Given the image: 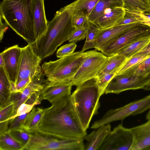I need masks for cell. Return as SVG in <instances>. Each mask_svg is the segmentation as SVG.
I'll return each mask as SVG.
<instances>
[{
	"label": "cell",
	"mask_w": 150,
	"mask_h": 150,
	"mask_svg": "<svg viewBox=\"0 0 150 150\" xmlns=\"http://www.w3.org/2000/svg\"><path fill=\"white\" fill-rule=\"evenodd\" d=\"M149 57L150 56L138 55L133 56L128 58L117 70L116 75L122 73Z\"/></svg>",
	"instance_id": "obj_33"
},
{
	"label": "cell",
	"mask_w": 150,
	"mask_h": 150,
	"mask_svg": "<svg viewBox=\"0 0 150 150\" xmlns=\"http://www.w3.org/2000/svg\"><path fill=\"white\" fill-rule=\"evenodd\" d=\"M76 46V44L74 42H71L62 45L57 50V57L61 58L71 54L74 52Z\"/></svg>",
	"instance_id": "obj_36"
},
{
	"label": "cell",
	"mask_w": 150,
	"mask_h": 150,
	"mask_svg": "<svg viewBox=\"0 0 150 150\" xmlns=\"http://www.w3.org/2000/svg\"><path fill=\"white\" fill-rule=\"evenodd\" d=\"M40 103L41 101H38L32 104H22L18 108L16 114L10 117L8 120H12L17 116L30 112L36 105L40 104Z\"/></svg>",
	"instance_id": "obj_38"
},
{
	"label": "cell",
	"mask_w": 150,
	"mask_h": 150,
	"mask_svg": "<svg viewBox=\"0 0 150 150\" xmlns=\"http://www.w3.org/2000/svg\"><path fill=\"white\" fill-rule=\"evenodd\" d=\"M71 82H51L48 81L41 91L39 100H47L51 104L61 99L70 97L72 86Z\"/></svg>",
	"instance_id": "obj_14"
},
{
	"label": "cell",
	"mask_w": 150,
	"mask_h": 150,
	"mask_svg": "<svg viewBox=\"0 0 150 150\" xmlns=\"http://www.w3.org/2000/svg\"><path fill=\"white\" fill-rule=\"evenodd\" d=\"M4 67V64L3 58L1 54H0V67Z\"/></svg>",
	"instance_id": "obj_45"
},
{
	"label": "cell",
	"mask_w": 150,
	"mask_h": 150,
	"mask_svg": "<svg viewBox=\"0 0 150 150\" xmlns=\"http://www.w3.org/2000/svg\"><path fill=\"white\" fill-rule=\"evenodd\" d=\"M13 109V103H8L4 106L0 107V123L8 121V119L12 116Z\"/></svg>",
	"instance_id": "obj_37"
},
{
	"label": "cell",
	"mask_w": 150,
	"mask_h": 150,
	"mask_svg": "<svg viewBox=\"0 0 150 150\" xmlns=\"http://www.w3.org/2000/svg\"><path fill=\"white\" fill-rule=\"evenodd\" d=\"M125 10L123 7H117L110 10L101 16L93 23L99 29L113 26L124 16Z\"/></svg>",
	"instance_id": "obj_20"
},
{
	"label": "cell",
	"mask_w": 150,
	"mask_h": 150,
	"mask_svg": "<svg viewBox=\"0 0 150 150\" xmlns=\"http://www.w3.org/2000/svg\"><path fill=\"white\" fill-rule=\"evenodd\" d=\"M29 113L17 116L12 120H10L9 124L10 125L7 131L23 127Z\"/></svg>",
	"instance_id": "obj_39"
},
{
	"label": "cell",
	"mask_w": 150,
	"mask_h": 150,
	"mask_svg": "<svg viewBox=\"0 0 150 150\" xmlns=\"http://www.w3.org/2000/svg\"><path fill=\"white\" fill-rule=\"evenodd\" d=\"M125 10L132 11L150 12V6L139 0H122Z\"/></svg>",
	"instance_id": "obj_30"
},
{
	"label": "cell",
	"mask_w": 150,
	"mask_h": 150,
	"mask_svg": "<svg viewBox=\"0 0 150 150\" xmlns=\"http://www.w3.org/2000/svg\"><path fill=\"white\" fill-rule=\"evenodd\" d=\"M97 129L86 136L84 139L86 142L84 150H98L111 131L110 123L102 125Z\"/></svg>",
	"instance_id": "obj_19"
},
{
	"label": "cell",
	"mask_w": 150,
	"mask_h": 150,
	"mask_svg": "<svg viewBox=\"0 0 150 150\" xmlns=\"http://www.w3.org/2000/svg\"><path fill=\"white\" fill-rule=\"evenodd\" d=\"M71 20L72 25L75 28H88L90 23L87 16L81 10H74Z\"/></svg>",
	"instance_id": "obj_29"
},
{
	"label": "cell",
	"mask_w": 150,
	"mask_h": 150,
	"mask_svg": "<svg viewBox=\"0 0 150 150\" xmlns=\"http://www.w3.org/2000/svg\"><path fill=\"white\" fill-rule=\"evenodd\" d=\"M143 3L150 6V0H139Z\"/></svg>",
	"instance_id": "obj_46"
},
{
	"label": "cell",
	"mask_w": 150,
	"mask_h": 150,
	"mask_svg": "<svg viewBox=\"0 0 150 150\" xmlns=\"http://www.w3.org/2000/svg\"><path fill=\"white\" fill-rule=\"evenodd\" d=\"M87 52H74L54 61L44 62L42 71L51 82H69L84 61Z\"/></svg>",
	"instance_id": "obj_5"
},
{
	"label": "cell",
	"mask_w": 150,
	"mask_h": 150,
	"mask_svg": "<svg viewBox=\"0 0 150 150\" xmlns=\"http://www.w3.org/2000/svg\"><path fill=\"white\" fill-rule=\"evenodd\" d=\"M144 150H150V146L145 149Z\"/></svg>",
	"instance_id": "obj_49"
},
{
	"label": "cell",
	"mask_w": 150,
	"mask_h": 150,
	"mask_svg": "<svg viewBox=\"0 0 150 150\" xmlns=\"http://www.w3.org/2000/svg\"><path fill=\"white\" fill-rule=\"evenodd\" d=\"M99 28L93 23L90 22L85 44L81 50L84 52L88 49L94 48L96 35Z\"/></svg>",
	"instance_id": "obj_31"
},
{
	"label": "cell",
	"mask_w": 150,
	"mask_h": 150,
	"mask_svg": "<svg viewBox=\"0 0 150 150\" xmlns=\"http://www.w3.org/2000/svg\"><path fill=\"white\" fill-rule=\"evenodd\" d=\"M138 55L150 56V40L145 47L133 56Z\"/></svg>",
	"instance_id": "obj_42"
},
{
	"label": "cell",
	"mask_w": 150,
	"mask_h": 150,
	"mask_svg": "<svg viewBox=\"0 0 150 150\" xmlns=\"http://www.w3.org/2000/svg\"><path fill=\"white\" fill-rule=\"evenodd\" d=\"M125 10L126 12L124 17L119 21L114 26L127 25L140 22L134 15L127 10Z\"/></svg>",
	"instance_id": "obj_40"
},
{
	"label": "cell",
	"mask_w": 150,
	"mask_h": 150,
	"mask_svg": "<svg viewBox=\"0 0 150 150\" xmlns=\"http://www.w3.org/2000/svg\"><path fill=\"white\" fill-rule=\"evenodd\" d=\"M33 0H3L0 16L8 25L28 44L35 40Z\"/></svg>",
	"instance_id": "obj_3"
},
{
	"label": "cell",
	"mask_w": 150,
	"mask_h": 150,
	"mask_svg": "<svg viewBox=\"0 0 150 150\" xmlns=\"http://www.w3.org/2000/svg\"><path fill=\"white\" fill-rule=\"evenodd\" d=\"M6 132L21 144L23 149L28 143L30 138L29 132L23 127L13 129Z\"/></svg>",
	"instance_id": "obj_28"
},
{
	"label": "cell",
	"mask_w": 150,
	"mask_h": 150,
	"mask_svg": "<svg viewBox=\"0 0 150 150\" xmlns=\"http://www.w3.org/2000/svg\"><path fill=\"white\" fill-rule=\"evenodd\" d=\"M85 59L71 81L72 86H79L87 81L98 77L104 68L108 57L95 50L87 51Z\"/></svg>",
	"instance_id": "obj_7"
},
{
	"label": "cell",
	"mask_w": 150,
	"mask_h": 150,
	"mask_svg": "<svg viewBox=\"0 0 150 150\" xmlns=\"http://www.w3.org/2000/svg\"><path fill=\"white\" fill-rule=\"evenodd\" d=\"M70 97L59 100L44 109L38 130L63 139L84 140L86 130L82 126Z\"/></svg>",
	"instance_id": "obj_1"
},
{
	"label": "cell",
	"mask_w": 150,
	"mask_h": 150,
	"mask_svg": "<svg viewBox=\"0 0 150 150\" xmlns=\"http://www.w3.org/2000/svg\"><path fill=\"white\" fill-rule=\"evenodd\" d=\"M122 73L150 78V57L135 65L122 74Z\"/></svg>",
	"instance_id": "obj_25"
},
{
	"label": "cell",
	"mask_w": 150,
	"mask_h": 150,
	"mask_svg": "<svg viewBox=\"0 0 150 150\" xmlns=\"http://www.w3.org/2000/svg\"><path fill=\"white\" fill-rule=\"evenodd\" d=\"M23 149L21 144L7 132L0 135V150H23Z\"/></svg>",
	"instance_id": "obj_27"
},
{
	"label": "cell",
	"mask_w": 150,
	"mask_h": 150,
	"mask_svg": "<svg viewBox=\"0 0 150 150\" xmlns=\"http://www.w3.org/2000/svg\"><path fill=\"white\" fill-rule=\"evenodd\" d=\"M122 0H99L91 12L88 16L89 21L93 23L108 9L117 7H123Z\"/></svg>",
	"instance_id": "obj_21"
},
{
	"label": "cell",
	"mask_w": 150,
	"mask_h": 150,
	"mask_svg": "<svg viewBox=\"0 0 150 150\" xmlns=\"http://www.w3.org/2000/svg\"><path fill=\"white\" fill-rule=\"evenodd\" d=\"M144 90L148 91L150 90V83L145 87Z\"/></svg>",
	"instance_id": "obj_48"
},
{
	"label": "cell",
	"mask_w": 150,
	"mask_h": 150,
	"mask_svg": "<svg viewBox=\"0 0 150 150\" xmlns=\"http://www.w3.org/2000/svg\"><path fill=\"white\" fill-rule=\"evenodd\" d=\"M30 77L20 81L15 86L14 93L22 92L32 81Z\"/></svg>",
	"instance_id": "obj_41"
},
{
	"label": "cell",
	"mask_w": 150,
	"mask_h": 150,
	"mask_svg": "<svg viewBox=\"0 0 150 150\" xmlns=\"http://www.w3.org/2000/svg\"><path fill=\"white\" fill-rule=\"evenodd\" d=\"M99 0H76L74 10L83 11L88 17Z\"/></svg>",
	"instance_id": "obj_32"
},
{
	"label": "cell",
	"mask_w": 150,
	"mask_h": 150,
	"mask_svg": "<svg viewBox=\"0 0 150 150\" xmlns=\"http://www.w3.org/2000/svg\"><path fill=\"white\" fill-rule=\"evenodd\" d=\"M150 40V36L138 39L125 46L118 51L116 54L128 58L142 50Z\"/></svg>",
	"instance_id": "obj_22"
},
{
	"label": "cell",
	"mask_w": 150,
	"mask_h": 150,
	"mask_svg": "<svg viewBox=\"0 0 150 150\" xmlns=\"http://www.w3.org/2000/svg\"><path fill=\"white\" fill-rule=\"evenodd\" d=\"M45 76L42 72L32 80L22 92L11 93L7 104L9 103H13V111L11 117L16 114L18 108L22 104H32L40 101L41 91L48 81L44 79Z\"/></svg>",
	"instance_id": "obj_10"
},
{
	"label": "cell",
	"mask_w": 150,
	"mask_h": 150,
	"mask_svg": "<svg viewBox=\"0 0 150 150\" xmlns=\"http://www.w3.org/2000/svg\"><path fill=\"white\" fill-rule=\"evenodd\" d=\"M75 1L57 11L52 20L48 22L45 31L30 44L34 53L42 60L52 55L57 47L68 40L75 29L72 15Z\"/></svg>",
	"instance_id": "obj_2"
},
{
	"label": "cell",
	"mask_w": 150,
	"mask_h": 150,
	"mask_svg": "<svg viewBox=\"0 0 150 150\" xmlns=\"http://www.w3.org/2000/svg\"><path fill=\"white\" fill-rule=\"evenodd\" d=\"M115 71L99 76L95 78L96 83L98 87L100 95L105 93V90L113 78L116 74Z\"/></svg>",
	"instance_id": "obj_34"
},
{
	"label": "cell",
	"mask_w": 150,
	"mask_h": 150,
	"mask_svg": "<svg viewBox=\"0 0 150 150\" xmlns=\"http://www.w3.org/2000/svg\"><path fill=\"white\" fill-rule=\"evenodd\" d=\"M146 118L147 120L150 119V109L148 112L147 113L146 116Z\"/></svg>",
	"instance_id": "obj_47"
},
{
	"label": "cell",
	"mask_w": 150,
	"mask_h": 150,
	"mask_svg": "<svg viewBox=\"0 0 150 150\" xmlns=\"http://www.w3.org/2000/svg\"><path fill=\"white\" fill-rule=\"evenodd\" d=\"M150 36V26L139 23L122 33L101 52L107 57L116 54L121 49L139 39Z\"/></svg>",
	"instance_id": "obj_11"
},
{
	"label": "cell",
	"mask_w": 150,
	"mask_h": 150,
	"mask_svg": "<svg viewBox=\"0 0 150 150\" xmlns=\"http://www.w3.org/2000/svg\"><path fill=\"white\" fill-rule=\"evenodd\" d=\"M137 19L141 23L150 26V20L142 18H138Z\"/></svg>",
	"instance_id": "obj_44"
},
{
	"label": "cell",
	"mask_w": 150,
	"mask_h": 150,
	"mask_svg": "<svg viewBox=\"0 0 150 150\" xmlns=\"http://www.w3.org/2000/svg\"><path fill=\"white\" fill-rule=\"evenodd\" d=\"M130 129L133 141L129 150H144L150 146V119L146 123Z\"/></svg>",
	"instance_id": "obj_17"
},
{
	"label": "cell",
	"mask_w": 150,
	"mask_h": 150,
	"mask_svg": "<svg viewBox=\"0 0 150 150\" xmlns=\"http://www.w3.org/2000/svg\"><path fill=\"white\" fill-rule=\"evenodd\" d=\"M21 48L16 45L6 48L1 53L4 68L11 82L15 84L16 81Z\"/></svg>",
	"instance_id": "obj_16"
},
{
	"label": "cell",
	"mask_w": 150,
	"mask_h": 150,
	"mask_svg": "<svg viewBox=\"0 0 150 150\" xmlns=\"http://www.w3.org/2000/svg\"><path fill=\"white\" fill-rule=\"evenodd\" d=\"M2 18L0 16V41L1 42L4 37V33L7 30L8 28L7 25L2 22Z\"/></svg>",
	"instance_id": "obj_43"
},
{
	"label": "cell",
	"mask_w": 150,
	"mask_h": 150,
	"mask_svg": "<svg viewBox=\"0 0 150 150\" xmlns=\"http://www.w3.org/2000/svg\"><path fill=\"white\" fill-rule=\"evenodd\" d=\"M44 112V109L34 108L29 112L23 127L29 132L37 130Z\"/></svg>",
	"instance_id": "obj_24"
},
{
	"label": "cell",
	"mask_w": 150,
	"mask_h": 150,
	"mask_svg": "<svg viewBox=\"0 0 150 150\" xmlns=\"http://www.w3.org/2000/svg\"><path fill=\"white\" fill-rule=\"evenodd\" d=\"M88 28H75L70 35L68 41L76 43L84 40L87 36Z\"/></svg>",
	"instance_id": "obj_35"
},
{
	"label": "cell",
	"mask_w": 150,
	"mask_h": 150,
	"mask_svg": "<svg viewBox=\"0 0 150 150\" xmlns=\"http://www.w3.org/2000/svg\"><path fill=\"white\" fill-rule=\"evenodd\" d=\"M150 83V78L124 73L115 75L107 87L105 93L118 94L124 91L130 90L142 89Z\"/></svg>",
	"instance_id": "obj_12"
},
{
	"label": "cell",
	"mask_w": 150,
	"mask_h": 150,
	"mask_svg": "<svg viewBox=\"0 0 150 150\" xmlns=\"http://www.w3.org/2000/svg\"><path fill=\"white\" fill-rule=\"evenodd\" d=\"M44 2V0H32L35 40L45 31L47 26L48 21L46 17Z\"/></svg>",
	"instance_id": "obj_18"
},
{
	"label": "cell",
	"mask_w": 150,
	"mask_h": 150,
	"mask_svg": "<svg viewBox=\"0 0 150 150\" xmlns=\"http://www.w3.org/2000/svg\"><path fill=\"white\" fill-rule=\"evenodd\" d=\"M42 60L34 52L30 44L21 48L15 86L21 81L30 77L33 80L42 73L40 64Z\"/></svg>",
	"instance_id": "obj_9"
},
{
	"label": "cell",
	"mask_w": 150,
	"mask_h": 150,
	"mask_svg": "<svg viewBox=\"0 0 150 150\" xmlns=\"http://www.w3.org/2000/svg\"><path fill=\"white\" fill-rule=\"evenodd\" d=\"M150 109V94L121 107L108 110L101 118L93 124L91 128L96 129L102 125L114 121H123L129 116L141 114Z\"/></svg>",
	"instance_id": "obj_8"
},
{
	"label": "cell",
	"mask_w": 150,
	"mask_h": 150,
	"mask_svg": "<svg viewBox=\"0 0 150 150\" xmlns=\"http://www.w3.org/2000/svg\"><path fill=\"white\" fill-rule=\"evenodd\" d=\"M11 82L4 68L0 67V107L5 106L8 102L11 92Z\"/></svg>",
	"instance_id": "obj_23"
},
{
	"label": "cell",
	"mask_w": 150,
	"mask_h": 150,
	"mask_svg": "<svg viewBox=\"0 0 150 150\" xmlns=\"http://www.w3.org/2000/svg\"><path fill=\"white\" fill-rule=\"evenodd\" d=\"M108 57V61L99 76L117 71L128 58L116 54Z\"/></svg>",
	"instance_id": "obj_26"
},
{
	"label": "cell",
	"mask_w": 150,
	"mask_h": 150,
	"mask_svg": "<svg viewBox=\"0 0 150 150\" xmlns=\"http://www.w3.org/2000/svg\"><path fill=\"white\" fill-rule=\"evenodd\" d=\"M23 150H84L83 139H64L38 129L29 132Z\"/></svg>",
	"instance_id": "obj_6"
},
{
	"label": "cell",
	"mask_w": 150,
	"mask_h": 150,
	"mask_svg": "<svg viewBox=\"0 0 150 150\" xmlns=\"http://www.w3.org/2000/svg\"><path fill=\"white\" fill-rule=\"evenodd\" d=\"M133 141L130 128L120 124L111 131L98 150H129Z\"/></svg>",
	"instance_id": "obj_13"
},
{
	"label": "cell",
	"mask_w": 150,
	"mask_h": 150,
	"mask_svg": "<svg viewBox=\"0 0 150 150\" xmlns=\"http://www.w3.org/2000/svg\"><path fill=\"white\" fill-rule=\"evenodd\" d=\"M139 23L115 26L99 29L96 35L94 48L101 51L108 46L125 31Z\"/></svg>",
	"instance_id": "obj_15"
},
{
	"label": "cell",
	"mask_w": 150,
	"mask_h": 150,
	"mask_svg": "<svg viewBox=\"0 0 150 150\" xmlns=\"http://www.w3.org/2000/svg\"><path fill=\"white\" fill-rule=\"evenodd\" d=\"M101 96L95 78L77 86L70 95V98L75 112L86 130L93 116L98 113Z\"/></svg>",
	"instance_id": "obj_4"
}]
</instances>
